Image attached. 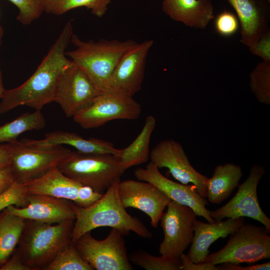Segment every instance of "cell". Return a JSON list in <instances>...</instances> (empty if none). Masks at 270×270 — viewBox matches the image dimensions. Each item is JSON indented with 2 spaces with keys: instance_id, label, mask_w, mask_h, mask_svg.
Here are the masks:
<instances>
[{
  "instance_id": "6da1fadb",
  "label": "cell",
  "mask_w": 270,
  "mask_h": 270,
  "mask_svg": "<svg viewBox=\"0 0 270 270\" xmlns=\"http://www.w3.org/2000/svg\"><path fill=\"white\" fill-rule=\"evenodd\" d=\"M73 34L72 22H68L33 74L22 85L5 90L0 114L20 106L41 110L46 104L54 101L59 78L73 63L66 54Z\"/></svg>"
},
{
  "instance_id": "7a4b0ae2",
  "label": "cell",
  "mask_w": 270,
  "mask_h": 270,
  "mask_svg": "<svg viewBox=\"0 0 270 270\" xmlns=\"http://www.w3.org/2000/svg\"><path fill=\"white\" fill-rule=\"evenodd\" d=\"M120 179L115 181L96 202L86 208L75 206L76 220L71 243L74 244L84 234L94 228L109 226L124 235L133 232L144 238H150L152 232L138 218L128 213L118 190Z\"/></svg>"
},
{
  "instance_id": "3957f363",
  "label": "cell",
  "mask_w": 270,
  "mask_h": 270,
  "mask_svg": "<svg viewBox=\"0 0 270 270\" xmlns=\"http://www.w3.org/2000/svg\"><path fill=\"white\" fill-rule=\"evenodd\" d=\"M76 218L54 224L26 220L17 248L32 270H44L71 243Z\"/></svg>"
},
{
  "instance_id": "277c9868",
  "label": "cell",
  "mask_w": 270,
  "mask_h": 270,
  "mask_svg": "<svg viewBox=\"0 0 270 270\" xmlns=\"http://www.w3.org/2000/svg\"><path fill=\"white\" fill-rule=\"evenodd\" d=\"M70 42L75 46L66 52V56L88 76L100 92L110 88L114 70L124 53L136 42L101 39L84 41L73 34Z\"/></svg>"
},
{
  "instance_id": "5b68a950",
  "label": "cell",
  "mask_w": 270,
  "mask_h": 270,
  "mask_svg": "<svg viewBox=\"0 0 270 270\" xmlns=\"http://www.w3.org/2000/svg\"><path fill=\"white\" fill-rule=\"evenodd\" d=\"M58 168L64 175L102 194L124 174L118 158L71 150Z\"/></svg>"
},
{
  "instance_id": "8992f818",
  "label": "cell",
  "mask_w": 270,
  "mask_h": 270,
  "mask_svg": "<svg viewBox=\"0 0 270 270\" xmlns=\"http://www.w3.org/2000/svg\"><path fill=\"white\" fill-rule=\"evenodd\" d=\"M10 150V166L16 181L25 184L38 178L60 164L71 150L62 145L38 146L28 138L7 143Z\"/></svg>"
},
{
  "instance_id": "52a82bcc",
  "label": "cell",
  "mask_w": 270,
  "mask_h": 270,
  "mask_svg": "<svg viewBox=\"0 0 270 270\" xmlns=\"http://www.w3.org/2000/svg\"><path fill=\"white\" fill-rule=\"evenodd\" d=\"M270 230L264 226L244 223L230 234L226 244L208 254L206 262L215 265L229 262L252 264L270 258Z\"/></svg>"
},
{
  "instance_id": "ba28073f",
  "label": "cell",
  "mask_w": 270,
  "mask_h": 270,
  "mask_svg": "<svg viewBox=\"0 0 270 270\" xmlns=\"http://www.w3.org/2000/svg\"><path fill=\"white\" fill-rule=\"evenodd\" d=\"M124 235L112 228L104 240L92 237L90 231L82 235L74 245L82 258L96 270H132Z\"/></svg>"
},
{
  "instance_id": "9c48e42d",
  "label": "cell",
  "mask_w": 270,
  "mask_h": 270,
  "mask_svg": "<svg viewBox=\"0 0 270 270\" xmlns=\"http://www.w3.org/2000/svg\"><path fill=\"white\" fill-rule=\"evenodd\" d=\"M142 110L141 105L132 96L110 88L101 92L90 106L72 118L82 128L90 129L114 120H136Z\"/></svg>"
},
{
  "instance_id": "30bf717a",
  "label": "cell",
  "mask_w": 270,
  "mask_h": 270,
  "mask_svg": "<svg viewBox=\"0 0 270 270\" xmlns=\"http://www.w3.org/2000/svg\"><path fill=\"white\" fill-rule=\"evenodd\" d=\"M266 172L265 167L255 164L250 169L248 176L238 186L234 197L222 206L210 211L216 222L224 218L248 217L261 222L270 230V219L262 210L258 198L257 187Z\"/></svg>"
},
{
  "instance_id": "8fae6325",
  "label": "cell",
  "mask_w": 270,
  "mask_h": 270,
  "mask_svg": "<svg viewBox=\"0 0 270 270\" xmlns=\"http://www.w3.org/2000/svg\"><path fill=\"white\" fill-rule=\"evenodd\" d=\"M160 220L164 238L159 246L161 256L179 258L192 243L196 216L188 206L170 200Z\"/></svg>"
},
{
  "instance_id": "7c38bea8",
  "label": "cell",
  "mask_w": 270,
  "mask_h": 270,
  "mask_svg": "<svg viewBox=\"0 0 270 270\" xmlns=\"http://www.w3.org/2000/svg\"><path fill=\"white\" fill-rule=\"evenodd\" d=\"M101 92L86 73L74 62L60 76L54 102L58 103L67 117L91 105Z\"/></svg>"
},
{
  "instance_id": "4fadbf2b",
  "label": "cell",
  "mask_w": 270,
  "mask_h": 270,
  "mask_svg": "<svg viewBox=\"0 0 270 270\" xmlns=\"http://www.w3.org/2000/svg\"><path fill=\"white\" fill-rule=\"evenodd\" d=\"M150 158V162L158 168H168L181 184L192 183L200 195L206 198L208 178L192 166L180 142L172 139L162 140L152 150Z\"/></svg>"
},
{
  "instance_id": "5bb4252c",
  "label": "cell",
  "mask_w": 270,
  "mask_h": 270,
  "mask_svg": "<svg viewBox=\"0 0 270 270\" xmlns=\"http://www.w3.org/2000/svg\"><path fill=\"white\" fill-rule=\"evenodd\" d=\"M24 184L28 194H44L66 199L82 208L91 206L102 196L90 187L66 176L58 168Z\"/></svg>"
},
{
  "instance_id": "9a60e30c",
  "label": "cell",
  "mask_w": 270,
  "mask_h": 270,
  "mask_svg": "<svg viewBox=\"0 0 270 270\" xmlns=\"http://www.w3.org/2000/svg\"><path fill=\"white\" fill-rule=\"evenodd\" d=\"M136 178L156 186L170 200L190 208L196 216H202L208 222H216L210 214L206 206L208 204L206 198L198 192L194 184L177 183L162 174L159 168L152 162L144 168H138L134 172Z\"/></svg>"
},
{
  "instance_id": "2e32d148",
  "label": "cell",
  "mask_w": 270,
  "mask_h": 270,
  "mask_svg": "<svg viewBox=\"0 0 270 270\" xmlns=\"http://www.w3.org/2000/svg\"><path fill=\"white\" fill-rule=\"evenodd\" d=\"M118 190L124 206L144 212L150 218V224L154 228L158 227L164 210L171 200L156 186L144 181H120Z\"/></svg>"
},
{
  "instance_id": "e0dca14e",
  "label": "cell",
  "mask_w": 270,
  "mask_h": 270,
  "mask_svg": "<svg viewBox=\"0 0 270 270\" xmlns=\"http://www.w3.org/2000/svg\"><path fill=\"white\" fill-rule=\"evenodd\" d=\"M152 40L136 42L122 56L112 73L110 88L133 96L138 92L144 78L146 60Z\"/></svg>"
},
{
  "instance_id": "ac0fdd59",
  "label": "cell",
  "mask_w": 270,
  "mask_h": 270,
  "mask_svg": "<svg viewBox=\"0 0 270 270\" xmlns=\"http://www.w3.org/2000/svg\"><path fill=\"white\" fill-rule=\"evenodd\" d=\"M240 22V42L249 50L270 33V0H227Z\"/></svg>"
},
{
  "instance_id": "d6986e66",
  "label": "cell",
  "mask_w": 270,
  "mask_h": 270,
  "mask_svg": "<svg viewBox=\"0 0 270 270\" xmlns=\"http://www.w3.org/2000/svg\"><path fill=\"white\" fill-rule=\"evenodd\" d=\"M26 199L28 204L25 207L11 205L5 209L25 220L50 224L76 218V204L71 200L39 194H28Z\"/></svg>"
},
{
  "instance_id": "ffe728a7",
  "label": "cell",
  "mask_w": 270,
  "mask_h": 270,
  "mask_svg": "<svg viewBox=\"0 0 270 270\" xmlns=\"http://www.w3.org/2000/svg\"><path fill=\"white\" fill-rule=\"evenodd\" d=\"M228 218L212 223L195 220L193 224L194 238L186 254L192 262H205L210 252V246L214 242L219 238H226L245 222L244 217Z\"/></svg>"
},
{
  "instance_id": "44dd1931",
  "label": "cell",
  "mask_w": 270,
  "mask_h": 270,
  "mask_svg": "<svg viewBox=\"0 0 270 270\" xmlns=\"http://www.w3.org/2000/svg\"><path fill=\"white\" fill-rule=\"evenodd\" d=\"M162 10L171 19L198 29L206 28L214 18L211 0H163Z\"/></svg>"
},
{
  "instance_id": "7402d4cb",
  "label": "cell",
  "mask_w": 270,
  "mask_h": 270,
  "mask_svg": "<svg viewBox=\"0 0 270 270\" xmlns=\"http://www.w3.org/2000/svg\"><path fill=\"white\" fill-rule=\"evenodd\" d=\"M28 140L38 146L68 145L84 154H107L117 156L120 150L110 142L96 138L86 139L75 132L68 131H53L46 133L42 140Z\"/></svg>"
},
{
  "instance_id": "603a6c76",
  "label": "cell",
  "mask_w": 270,
  "mask_h": 270,
  "mask_svg": "<svg viewBox=\"0 0 270 270\" xmlns=\"http://www.w3.org/2000/svg\"><path fill=\"white\" fill-rule=\"evenodd\" d=\"M242 176V168L238 164L226 163L216 166L212 178L206 182L208 202L218 204L226 200L238 186Z\"/></svg>"
},
{
  "instance_id": "cb8c5ba5",
  "label": "cell",
  "mask_w": 270,
  "mask_h": 270,
  "mask_svg": "<svg viewBox=\"0 0 270 270\" xmlns=\"http://www.w3.org/2000/svg\"><path fill=\"white\" fill-rule=\"evenodd\" d=\"M156 125V119L148 116L140 133L127 147L120 150L116 156L122 170L124 172L130 168L146 162L150 157V143L152 133Z\"/></svg>"
},
{
  "instance_id": "d4e9b609",
  "label": "cell",
  "mask_w": 270,
  "mask_h": 270,
  "mask_svg": "<svg viewBox=\"0 0 270 270\" xmlns=\"http://www.w3.org/2000/svg\"><path fill=\"white\" fill-rule=\"evenodd\" d=\"M25 220L6 209L0 212V268L16 248Z\"/></svg>"
},
{
  "instance_id": "484cf974",
  "label": "cell",
  "mask_w": 270,
  "mask_h": 270,
  "mask_svg": "<svg viewBox=\"0 0 270 270\" xmlns=\"http://www.w3.org/2000/svg\"><path fill=\"white\" fill-rule=\"evenodd\" d=\"M46 120L41 110L24 112L14 120L0 126V144L17 140L22 134L44 128Z\"/></svg>"
},
{
  "instance_id": "4316f807",
  "label": "cell",
  "mask_w": 270,
  "mask_h": 270,
  "mask_svg": "<svg viewBox=\"0 0 270 270\" xmlns=\"http://www.w3.org/2000/svg\"><path fill=\"white\" fill-rule=\"evenodd\" d=\"M44 12L62 15L80 7H84L92 14L101 18L107 12L112 0H42Z\"/></svg>"
},
{
  "instance_id": "83f0119b",
  "label": "cell",
  "mask_w": 270,
  "mask_h": 270,
  "mask_svg": "<svg viewBox=\"0 0 270 270\" xmlns=\"http://www.w3.org/2000/svg\"><path fill=\"white\" fill-rule=\"evenodd\" d=\"M250 86L260 103L270 104V60H262L252 71Z\"/></svg>"
},
{
  "instance_id": "f1b7e54d",
  "label": "cell",
  "mask_w": 270,
  "mask_h": 270,
  "mask_svg": "<svg viewBox=\"0 0 270 270\" xmlns=\"http://www.w3.org/2000/svg\"><path fill=\"white\" fill-rule=\"evenodd\" d=\"M130 262L146 270H180V258L162 256H156L139 250L129 256Z\"/></svg>"
},
{
  "instance_id": "f546056e",
  "label": "cell",
  "mask_w": 270,
  "mask_h": 270,
  "mask_svg": "<svg viewBox=\"0 0 270 270\" xmlns=\"http://www.w3.org/2000/svg\"><path fill=\"white\" fill-rule=\"evenodd\" d=\"M44 270H94L70 243Z\"/></svg>"
},
{
  "instance_id": "4dcf8cb0",
  "label": "cell",
  "mask_w": 270,
  "mask_h": 270,
  "mask_svg": "<svg viewBox=\"0 0 270 270\" xmlns=\"http://www.w3.org/2000/svg\"><path fill=\"white\" fill-rule=\"evenodd\" d=\"M18 10L17 20L28 25L38 19L44 12L42 0H8Z\"/></svg>"
},
{
  "instance_id": "1f68e13d",
  "label": "cell",
  "mask_w": 270,
  "mask_h": 270,
  "mask_svg": "<svg viewBox=\"0 0 270 270\" xmlns=\"http://www.w3.org/2000/svg\"><path fill=\"white\" fill-rule=\"evenodd\" d=\"M27 195L25 184L16 180L6 190L0 194V212L11 205L19 208L27 206Z\"/></svg>"
},
{
  "instance_id": "d6a6232c",
  "label": "cell",
  "mask_w": 270,
  "mask_h": 270,
  "mask_svg": "<svg viewBox=\"0 0 270 270\" xmlns=\"http://www.w3.org/2000/svg\"><path fill=\"white\" fill-rule=\"evenodd\" d=\"M216 32L224 37H230L240 29V22L237 16L230 11L224 10L219 13L214 20Z\"/></svg>"
},
{
  "instance_id": "836d02e7",
  "label": "cell",
  "mask_w": 270,
  "mask_h": 270,
  "mask_svg": "<svg viewBox=\"0 0 270 270\" xmlns=\"http://www.w3.org/2000/svg\"><path fill=\"white\" fill-rule=\"evenodd\" d=\"M180 258L182 262L180 270H219L216 265L210 262L194 263L184 253Z\"/></svg>"
},
{
  "instance_id": "e575fe53",
  "label": "cell",
  "mask_w": 270,
  "mask_h": 270,
  "mask_svg": "<svg viewBox=\"0 0 270 270\" xmlns=\"http://www.w3.org/2000/svg\"><path fill=\"white\" fill-rule=\"evenodd\" d=\"M0 270H32L26 265L19 252L17 247L10 257L0 268Z\"/></svg>"
},
{
  "instance_id": "d590c367",
  "label": "cell",
  "mask_w": 270,
  "mask_h": 270,
  "mask_svg": "<svg viewBox=\"0 0 270 270\" xmlns=\"http://www.w3.org/2000/svg\"><path fill=\"white\" fill-rule=\"evenodd\" d=\"M262 60H270V33L264 36L250 50Z\"/></svg>"
},
{
  "instance_id": "8d00e7d4",
  "label": "cell",
  "mask_w": 270,
  "mask_h": 270,
  "mask_svg": "<svg viewBox=\"0 0 270 270\" xmlns=\"http://www.w3.org/2000/svg\"><path fill=\"white\" fill-rule=\"evenodd\" d=\"M217 266L219 270H269L270 262L261 264H252L247 266H242L240 264L226 262L219 264Z\"/></svg>"
},
{
  "instance_id": "74e56055",
  "label": "cell",
  "mask_w": 270,
  "mask_h": 270,
  "mask_svg": "<svg viewBox=\"0 0 270 270\" xmlns=\"http://www.w3.org/2000/svg\"><path fill=\"white\" fill-rule=\"evenodd\" d=\"M15 181V177L10 166L0 170V194L6 190Z\"/></svg>"
},
{
  "instance_id": "f35d334b",
  "label": "cell",
  "mask_w": 270,
  "mask_h": 270,
  "mask_svg": "<svg viewBox=\"0 0 270 270\" xmlns=\"http://www.w3.org/2000/svg\"><path fill=\"white\" fill-rule=\"evenodd\" d=\"M10 152L8 144H0V170L10 166Z\"/></svg>"
},
{
  "instance_id": "ab89813d",
  "label": "cell",
  "mask_w": 270,
  "mask_h": 270,
  "mask_svg": "<svg viewBox=\"0 0 270 270\" xmlns=\"http://www.w3.org/2000/svg\"><path fill=\"white\" fill-rule=\"evenodd\" d=\"M5 90H6L3 86L2 72L0 69V99H2Z\"/></svg>"
},
{
  "instance_id": "60d3db41",
  "label": "cell",
  "mask_w": 270,
  "mask_h": 270,
  "mask_svg": "<svg viewBox=\"0 0 270 270\" xmlns=\"http://www.w3.org/2000/svg\"><path fill=\"white\" fill-rule=\"evenodd\" d=\"M4 34V31L2 27L0 25V48L2 44V38Z\"/></svg>"
}]
</instances>
